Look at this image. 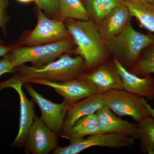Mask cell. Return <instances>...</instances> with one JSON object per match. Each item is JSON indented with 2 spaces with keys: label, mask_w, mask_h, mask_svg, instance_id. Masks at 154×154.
I'll use <instances>...</instances> for the list:
<instances>
[{
  "label": "cell",
  "mask_w": 154,
  "mask_h": 154,
  "mask_svg": "<svg viewBox=\"0 0 154 154\" xmlns=\"http://www.w3.org/2000/svg\"><path fill=\"white\" fill-rule=\"evenodd\" d=\"M85 71V62L79 55L72 57L69 54L61 56L57 59L40 66L22 65L15 68L14 75L0 83V91L10 88L17 82L23 84L34 80L62 82L76 79Z\"/></svg>",
  "instance_id": "6da1fadb"
},
{
  "label": "cell",
  "mask_w": 154,
  "mask_h": 154,
  "mask_svg": "<svg viewBox=\"0 0 154 154\" xmlns=\"http://www.w3.org/2000/svg\"><path fill=\"white\" fill-rule=\"evenodd\" d=\"M64 22L75 45V52L84 60L85 71L106 61L104 38L94 21L69 20Z\"/></svg>",
  "instance_id": "7a4b0ae2"
},
{
  "label": "cell",
  "mask_w": 154,
  "mask_h": 154,
  "mask_svg": "<svg viewBox=\"0 0 154 154\" xmlns=\"http://www.w3.org/2000/svg\"><path fill=\"white\" fill-rule=\"evenodd\" d=\"M105 45L124 66L133 68L143 51L154 44V36L140 33L130 22L117 36L105 42Z\"/></svg>",
  "instance_id": "3957f363"
},
{
  "label": "cell",
  "mask_w": 154,
  "mask_h": 154,
  "mask_svg": "<svg viewBox=\"0 0 154 154\" xmlns=\"http://www.w3.org/2000/svg\"><path fill=\"white\" fill-rule=\"evenodd\" d=\"M75 45L71 37L62 41L35 46H20L14 45L6 56L15 68L27 63L33 66H40L49 63L61 56L69 54Z\"/></svg>",
  "instance_id": "277c9868"
},
{
  "label": "cell",
  "mask_w": 154,
  "mask_h": 154,
  "mask_svg": "<svg viewBox=\"0 0 154 154\" xmlns=\"http://www.w3.org/2000/svg\"><path fill=\"white\" fill-rule=\"evenodd\" d=\"M36 16V27L22 36L15 45L35 46L57 42L71 37L64 22L49 19L40 9L37 10Z\"/></svg>",
  "instance_id": "5b68a950"
},
{
  "label": "cell",
  "mask_w": 154,
  "mask_h": 154,
  "mask_svg": "<svg viewBox=\"0 0 154 154\" xmlns=\"http://www.w3.org/2000/svg\"><path fill=\"white\" fill-rule=\"evenodd\" d=\"M104 105L119 116H129L138 122L149 116L146 100L124 89L102 94Z\"/></svg>",
  "instance_id": "8992f818"
},
{
  "label": "cell",
  "mask_w": 154,
  "mask_h": 154,
  "mask_svg": "<svg viewBox=\"0 0 154 154\" xmlns=\"http://www.w3.org/2000/svg\"><path fill=\"white\" fill-rule=\"evenodd\" d=\"M134 139L131 137L116 133H99L84 138L70 142L64 147L58 146L54 154H77L95 146L120 149L132 146Z\"/></svg>",
  "instance_id": "52a82bcc"
},
{
  "label": "cell",
  "mask_w": 154,
  "mask_h": 154,
  "mask_svg": "<svg viewBox=\"0 0 154 154\" xmlns=\"http://www.w3.org/2000/svg\"><path fill=\"white\" fill-rule=\"evenodd\" d=\"M23 86L40 109L42 120L48 128L60 136L63 131L64 122L69 105L64 100L60 103L51 102L33 88L30 83Z\"/></svg>",
  "instance_id": "ba28073f"
},
{
  "label": "cell",
  "mask_w": 154,
  "mask_h": 154,
  "mask_svg": "<svg viewBox=\"0 0 154 154\" xmlns=\"http://www.w3.org/2000/svg\"><path fill=\"white\" fill-rule=\"evenodd\" d=\"M59 136L45 124L40 116L36 115L24 144L25 153L49 154L58 146Z\"/></svg>",
  "instance_id": "9c48e42d"
},
{
  "label": "cell",
  "mask_w": 154,
  "mask_h": 154,
  "mask_svg": "<svg viewBox=\"0 0 154 154\" xmlns=\"http://www.w3.org/2000/svg\"><path fill=\"white\" fill-rule=\"evenodd\" d=\"M78 79L90 84L96 94H103L115 90L123 89L121 78L113 60L105 62L96 67L84 72Z\"/></svg>",
  "instance_id": "30bf717a"
},
{
  "label": "cell",
  "mask_w": 154,
  "mask_h": 154,
  "mask_svg": "<svg viewBox=\"0 0 154 154\" xmlns=\"http://www.w3.org/2000/svg\"><path fill=\"white\" fill-rule=\"evenodd\" d=\"M30 83L52 88L69 105L96 94V91L90 84L78 78L62 82L34 80Z\"/></svg>",
  "instance_id": "8fae6325"
},
{
  "label": "cell",
  "mask_w": 154,
  "mask_h": 154,
  "mask_svg": "<svg viewBox=\"0 0 154 154\" xmlns=\"http://www.w3.org/2000/svg\"><path fill=\"white\" fill-rule=\"evenodd\" d=\"M113 61L124 90L146 100L154 99V78L151 75L139 76L128 69L117 59H113Z\"/></svg>",
  "instance_id": "7c38bea8"
},
{
  "label": "cell",
  "mask_w": 154,
  "mask_h": 154,
  "mask_svg": "<svg viewBox=\"0 0 154 154\" xmlns=\"http://www.w3.org/2000/svg\"><path fill=\"white\" fill-rule=\"evenodd\" d=\"M23 83L18 82L10 87L17 91L19 96L20 117L19 131L17 137L11 144L13 147L19 149L24 147L28 131L36 115L34 110L35 102L32 99L30 101L28 100L23 91Z\"/></svg>",
  "instance_id": "4fadbf2b"
},
{
  "label": "cell",
  "mask_w": 154,
  "mask_h": 154,
  "mask_svg": "<svg viewBox=\"0 0 154 154\" xmlns=\"http://www.w3.org/2000/svg\"><path fill=\"white\" fill-rule=\"evenodd\" d=\"M96 114L101 133H116L134 137L137 124L120 118L105 105Z\"/></svg>",
  "instance_id": "5bb4252c"
},
{
  "label": "cell",
  "mask_w": 154,
  "mask_h": 154,
  "mask_svg": "<svg viewBox=\"0 0 154 154\" xmlns=\"http://www.w3.org/2000/svg\"><path fill=\"white\" fill-rule=\"evenodd\" d=\"M104 106L103 95L99 94H93L70 105L65 119L63 131L70 128L79 119L95 114Z\"/></svg>",
  "instance_id": "9a60e30c"
},
{
  "label": "cell",
  "mask_w": 154,
  "mask_h": 154,
  "mask_svg": "<svg viewBox=\"0 0 154 154\" xmlns=\"http://www.w3.org/2000/svg\"><path fill=\"white\" fill-rule=\"evenodd\" d=\"M130 17L123 3L113 9L101 22V32L104 39L107 41L121 33L129 22Z\"/></svg>",
  "instance_id": "2e32d148"
},
{
  "label": "cell",
  "mask_w": 154,
  "mask_h": 154,
  "mask_svg": "<svg viewBox=\"0 0 154 154\" xmlns=\"http://www.w3.org/2000/svg\"><path fill=\"white\" fill-rule=\"evenodd\" d=\"M101 133L96 113L79 119L70 128L62 133L60 137L72 142Z\"/></svg>",
  "instance_id": "e0dca14e"
},
{
  "label": "cell",
  "mask_w": 154,
  "mask_h": 154,
  "mask_svg": "<svg viewBox=\"0 0 154 154\" xmlns=\"http://www.w3.org/2000/svg\"><path fill=\"white\" fill-rule=\"evenodd\" d=\"M131 17H134L144 28L154 33V4L122 0Z\"/></svg>",
  "instance_id": "ac0fdd59"
},
{
  "label": "cell",
  "mask_w": 154,
  "mask_h": 154,
  "mask_svg": "<svg viewBox=\"0 0 154 154\" xmlns=\"http://www.w3.org/2000/svg\"><path fill=\"white\" fill-rule=\"evenodd\" d=\"M85 5L81 0H59L57 19L62 22L69 20H90Z\"/></svg>",
  "instance_id": "d6986e66"
},
{
  "label": "cell",
  "mask_w": 154,
  "mask_h": 154,
  "mask_svg": "<svg viewBox=\"0 0 154 154\" xmlns=\"http://www.w3.org/2000/svg\"><path fill=\"white\" fill-rule=\"evenodd\" d=\"M134 139L140 141L143 149L147 153L154 154V118L151 116L137 122Z\"/></svg>",
  "instance_id": "ffe728a7"
},
{
  "label": "cell",
  "mask_w": 154,
  "mask_h": 154,
  "mask_svg": "<svg viewBox=\"0 0 154 154\" xmlns=\"http://www.w3.org/2000/svg\"><path fill=\"white\" fill-rule=\"evenodd\" d=\"M122 3V0H87L85 7L90 18L101 23L113 9Z\"/></svg>",
  "instance_id": "44dd1931"
},
{
  "label": "cell",
  "mask_w": 154,
  "mask_h": 154,
  "mask_svg": "<svg viewBox=\"0 0 154 154\" xmlns=\"http://www.w3.org/2000/svg\"><path fill=\"white\" fill-rule=\"evenodd\" d=\"M148 49L130 70L140 77L154 74V44Z\"/></svg>",
  "instance_id": "7402d4cb"
},
{
  "label": "cell",
  "mask_w": 154,
  "mask_h": 154,
  "mask_svg": "<svg viewBox=\"0 0 154 154\" xmlns=\"http://www.w3.org/2000/svg\"><path fill=\"white\" fill-rule=\"evenodd\" d=\"M38 9L57 18L59 9V0H35Z\"/></svg>",
  "instance_id": "603a6c76"
},
{
  "label": "cell",
  "mask_w": 154,
  "mask_h": 154,
  "mask_svg": "<svg viewBox=\"0 0 154 154\" xmlns=\"http://www.w3.org/2000/svg\"><path fill=\"white\" fill-rule=\"evenodd\" d=\"M8 6V0H0V28L4 32L6 31V26L10 19L7 12ZM0 43L3 44V41L1 39Z\"/></svg>",
  "instance_id": "cb8c5ba5"
},
{
  "label": "cell",
  "mask_w": 154,
  "mask_h": 154,
  "mask_svg": "<svg viewBox=\"0 0 154 154\" xmlns=\"http://www.w3.org/2000/svg\"><path fill=\"white\" fill-rule=\"evenodd\" d=\"M15 72V67L8 57L6 56L0 59V76L5 74Z\"/></svg>",
  "instance_id": "d4e9b609"
},
{
  "label": "cell",
  "mask_w": 154,
  "mask_h": 154,
  "mask_svg": "<svg viewBox=\"0 0 154 154\" xmlns=\"http://www.w3.org/2000/svg\"><path fill=\"white\" fill-rule=\"evenodd\" d=\"M14 47V45L6 46L0 43V57H5L11 52Z\"/></svg>",
  "instance_id": "484cf974"
},
{
  "label": "cell",
  "mask_w": 154,
  "mask_h": 154,
  "mask_svg": "<svg viewBox=\"0 0 154 154\" xmlns=\"http://www.w3.org/2000/svg\"><path fill=\"white\" fill-rule=\"evenodd\" d=\"M146 107L147 108L148 110L150 116H152V117H154V108L152 107L151 105H150L147 103V102L146 101L145 103Z\"/></svg>",
  "instance_id": "4316f807"
},
{
  "label": "cell",
  "mask_w": 154,
  "mask_h": 154,
  "mask_svg": "<svg viewBox=\"0 0 154 154\" xmlns=\"http://www.w3.org/2000/svg\"><path fill=\"white\" fill-rule=\"evenodd\" d=\"M131 2L138 3H149L154 4V0H128Z\"/></svg>",
  "instance_id": "83f0119b"
},
{
  "label": "cell",
  "mask_w": 154,
  "mask_h": 154,
  "mask_svg": "<svg viewBox=\"0 0 154 154\" xmlns=\"http://www.w3.org/2000/svg\"><path fill=\"white\" fill-rule=\"evenodd\" d=\"M18 2L22 3H28L31 2H35V0H17Z\"/></svg>",
  "instance_id": "f1b7e54d"
},
{
  "label": "cell",
  "mask_w": 154,
  "mask_h": 154,
  "mask_svg": "<svg viewBox=\"0 0 154 154\" xmlns=\"http://www.w3.org/2000/svg\"><path fill=\"white\" fill-rule=\"evenodd\" d=\"M81 1H85V2H86V1H87V0H81Z\"/></svg>",
  "instance_id": "f546056e"
}]
</instances>
